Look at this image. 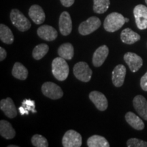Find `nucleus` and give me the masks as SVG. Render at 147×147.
I'll use <instances>...</instances> for the list:
<instances>
[{
    "label": "nucleus",
    "mask_w": 147,
    "mask_h": 147,
    "mask_svg": "<svg viewBox=\"0 0 147 147\" xmlns=\"http://www.w3.org/2000/svg\"><path fill=\"white\" fill-rule=\"evenodd\" d=\"M69 66L65 59L57 57L52 62V73L57 80L63 81L67 79L69 75Z\"/></svg>",
    "instance_id": "1"
},
{
    "label": "nucleus",
    "mask_w": 147,
    "mask_h": 147,
    "mask_svg": "<svg viewBox=\"0 0 147 147\" xmlns=\"http://www.w3.org/2000/svg\"><path fill=\"white\" fill-rule=\"evenodd\" d=\"M125 23V18L118 12H112L104 20V27L106 32H115L120 29Z\"/></svg>",
    "instance_id": "2"
},
{
    "label": "nucleus",
    "mask_w": 147,
    "mask_h": 147,
    "mask_svg": "<svg viewBox=\"0 0 147 147\" xmlns=\"http://www.w3.org/2000/svg\"><path fill=\"white\" fill-rule=\"evenodd\" d=\"M10 20L14 26H15L21 32H26L30 29V21L27 19L21 11L17 9H13L10 12Z\"/></svg>",
    "instance_id": "3"
},
{
    "label": "nucleus",
    "mask_w": 147,
    "mask_h": 147,
    "mask_svg": "<svg viewBox=\"0 0 147 147\" xmlns=\"http://www.w3.org/2000/svg\"><path fill=\"white\" fill-rule=\"evenodd\" d=\"M74 74L77 79L84 82H87L91 80L92 74L91 69L86 62L80 61L75 64L73 68Z\"/></svg>",
    "instance_id": "4"
},
{
    "label": "nucleus",
    "mask_w": 147,
    "mask_h": 147,
    "mask_svg": "<svg viewBox=\"0 0 147 147\" xmlns=\"http://www.w3.org/2000/svg\"><path fill=\"white\" fill-rule=\"evenodd\" d=\"M101 26V21L98 17L91 16L87 21L82 22L78 27L79 34L82 36H87L94 32Z\"/></svg>",
    "instance_id": "5"
},
{
    "label": "nucleus",
    "mask_w": 147,
    "mask_h": 147,
    "mask_svg": "<svg viewBox=\"0 0 147 147\" xmlns=\"http://www.w3.org/2000/svg\"><path fill=\"white\" fill-rule=\"evenodd\" d=\"M42 92L45 96L52 100H58L63 95L61 88L52 82H46L42 84Z\"/></svg>",
    "instance_id": "6"
},
{
    "label": "nucleus",
    "mask_w": 147,
    "mask_h": 147,
    "mask_svg": "<svg viewBox=\"0 0 147 147\" xmlns=\"http://www.w3.org/2000/svg\"><path fill=\"white\" fill-rule=\"evenodd\" d=\"M82 143L81 135L72 129L66 131L62 139V144L64 147H80Z\"/></svg>",
    "instance_id": "7"
},
{
    "label": "nucleus",
    "mask_w": 147,
    "mask_h": 147,
    "mask_svg": "<svg viewBox=\"0 0 147 147\" xmlns=\"http://www.w3.org/2000/svg\"><path fill=\"white\" fill-rule=\"evenodd\" d=\"M134 15L138 28L140 30L147 29V7L142 4L137 5L134 9Z\"/></svg>",
    "instance_id": "8"
},
{
    "label": "nucleus",
    "mask_w": 147,
    "mask_h": 147,
    "mask_svg": "<svg viewBox=\"0 0 147 147\" xmlns=\"http://www.w3.org/2000/svg\"><path fill=\"white\" fill-rule=\"evenodd\" d=\"M59 27L61 34L66 36L70 34L72 30V22L69 14L66 11L62 12L59 20Z\"/></svg>",
    "instance_id": "9"
},
{
    "label": "nucleus",
    "mask_w": 147,
    "mask_h": 147,
    "mask_svg": "<svg viewBox=\"0 0 147 147\" xmlns=\"http://www.w3.org/2000/svg\"><path fill=\"white\" fill-rule=\"evenodd\" d=\"M124 60L132 72H136L143 65L142 59L134 53H125L124 55Z\"/></svg>",
    "instance_id": "10"
},
{
    "label": "nucleus",
    "mask_w": 147,
    "mask_h": 147,
    "mask_svg": "<svg viewBox=\"0 0 147 147\" xmlns=\"http://www.w3.org/2000/svg\"><path fill=\"white\" fill-rule=\"evenodd\" d=\"M89 99L97 109L104 111L108 108V100L105 95L100 91H93L89 93Z\"/></svg>",
    "instance_id": "11"
},
{
    "label": "nucleus",
    "mask_w": 147,
    "mask_h": 147,
    "mask_svg": "<svg viewBox=\"0 0 147 147\" xmlns=\"http://www.w3.org/2000/svg\"><path fill=\"white\" fill-rule=\"evenodd\" d=\"M37 34L38 36L42 40L46 41H53L57 38V32L54 27L50 25H42L37 30Z\"/></svg>",
    "instance_id": "12"
},
{
    "label": "nucleus",
    "mask_w": 147,
    "mask_h": 147,
    "mask_svg": "<svg viewBox=\"0 0 147 147\" xmlns=\"http://www.w3.org/2000/svg\"><path fill=\"white\" fill-rule=\"evenodd\" d=\"M108 53H109V49L106 45H102L97 48V50L93 53V59H92L93 65L96 67L102 65L107 58Z\"/></svg>",
    "instance_id": "13"
},
{
    "label": "nucleus",
    "mask_w": 147,
    "mask_h": 147,
    "mask_svg": "<svg viewBox=\"0 0 147 147\" xmlns=\"http://www.w3.org/2000/svg\"><path fill=\"white\" fill-rule=\"evenodd\" d=\"M126 75V67L122 64H119L114 68L112 73V81L115 87H120L124 83Z\"/></svg>",
    "instance_id": "14"
},
{
    "label": "nucleus",
    "mask_w": 147,
    "mask_h": 147,
    "mask_svg": "<svg viewBox=\"0 0 147 147\" xmlns=\"http://www.w3.org/2000/svg\"><path fill=\"white\" fill-rule=\"evenodd\" d=\"M0 108L7 117L13 119L17 115V110L10 97L3 99L0 102Z\"/></svg>",
    "instance_id": "15"
},
{
    "label": "nucleus",
    "mask_w": 147,
    "mask_h": 147,
    "mask_svg": "<svg viewBox=\"0 0 147 147\" xmlns=\"http://www.w3.org/2000/svg\"><path fill=\"white\" fill-rule=\"evenodd\" d=\"M133 105L140 117L147 121V100L142 95H136L133 100Z\"/></svg>",
    "instance_id": "16"
},
{
    "label": "nucleus",
    "mask_w": 147,
    "mask_h": 147,
    "mask_svg": "<svg viewBox=\"0 0 147 147\" xmlns=\"http://www.w3.org/2000/svg\"><path fill=\"white\" fill-rule=\"evenodd\" d=\"M29 16L36 25H40L45 21L46 15L43 9L38 5H33L29 10Z\"/></svg>",
    "instance_id": "17"
},
{
    "label": "nucleus",
    "mask_w": 147,
    "mask_h": 147,
    "mask_svg": "<svg viewBox=\"0 0 147 147\" xmlns=\"http://www.w3.org/2000/svg\"><path fill=\"white\" fill-rule=\"evenodd\" d=\"M121 39L123 43L127 45H133L140 40V36L131 29L126 28L121 34Z\"/></svg>",
    "instance_id": "18"
},
{
    "label": "nucleus",
    "mask_w": 147,
    "mask_h": 147,
    "mask_svg": "<svg viewBox=\"0 0 147 147\" xmlns=\"http://www.w3.org/2000/svg\"><path fill=\"white\" fill-rule=\"evenodd\" d=\"M125 120L130 126L136 130H142L144 128V123L138 116L132 112H128L125 115Z\"/></svg>",
    "instance_id": "19"
},
{
    "label": "nucleus",
    "mask_w": 147,
    "mask_h": 147,
    "mask_svg": "<svg viewBox=\"0 0 147 147\" xmlns=\"http://www.w3.org/2000/svg\"><path fill=\"white\" fill-rule=\"evenodd\" d=\"M0 134L4 138L10 140L15 136L16 131L8 121L1 120L0 121Z\"/></svg>",
    "instance_id": "20"
},
{
    "label": "nucleus",
    "mask_w": 147,
    "mask_h": 147,
    "mask_svg": "<svg viewBox=\"0 0 147 147\" xmlns=\"http://www.w3.org/2000/svg\"><path fill=\"white\" fill-rule=\"evenodd\" d=\"M58 55L61 57L67 60L72 59L74 54V49L72 45L70 43H64L61 45L58 49Z\"/></svg>",
    "instance_id": "21"
},
{
    "label": "nucleus",
    "mask_w": 147,
    "mask_h": 147,
    "mask_svg": "<svg viewBox=\"0 0 147 147\" xmlns=\"http://www.w3.org/2000/svg\"><path fill=\"white\" fill-rule=\"evenodd\" d=\"M12 74L14 78L21 80H25L28 76V70L23 64L19 62H16L14 63L12 68Z\"/></svg>",
    "instance_id": "22"
},
{
    "label": "nucleus",
    "mask_w": 147,
    "mask_h": 147,
    "mask_svg": "<svg viewBox=\"0 0 147 147\" xmlns=\"http://www.w3.org/2000/svg\"><path fill=\"white\" fill-rule=\"evenodd\" d=\"M0 39L1 42L7 45H11L14 42V38L12 31L3 24L0 25Z\"/></svg>",
    "instance_id": "23"
},
{
    "label": "nucleus",
    "mask_w": 147,
    "mask_h": 147,
    "mask_svg": "<svg viewBox=\"0 0 147 147\" xmlns=\"http://www.w3.org/2000/svg\"><path fill=\"white\" fill-rule=\"evenodd\" d=\"M89 147H109L110 144L105 138L98 135H93L87 140Z\"/></svg>",
    "instance_id": "24"
},
{
    "label": "nucleus",
    "mask_w": 147,
    "mask_h": 147,
    "mask_svg": "<svg viewBox=\"0 0 147 147\" xmlns=\"http://www.w3.org/2000/svg\"><path fill=\"white\" fill-rule=\"evenodd\" d=\"M110 0H93V11L97 14H104L108 10Z\"/></svg>",
    "instance_id": "25"
},
{
    "label": "nucleus",
    "mask_w": 147,
    "mask_h": 147,
    "mask_svg": "<svg viewBox=\"0 0 147 147\" xmlns=\"http://www.w3.org/2000/svg\"><path fill=\"white\" fill-rule=\"evenodd\" d=\"M49 47L46 44H40L34 48L32 52V56L35 59H41L49 52Z\"/></svg>",
    "instance_id": "26"
},
{
    "label": "nucleus",
    "mask_w": 147,
    "mask_h": 147,
    "mask_svg": "<svg viewBox=\"0 0 147 147\" xmlns=\"http://www.w3.org/2000/svg\"><path fill=\"white\" fill-rule=\"evenodd\" d=\"M32 143L36 147H48L49 143L46 138L40 134H35L32 138Z\"/></svg>",
    "instance_id": "27"
},
{
    "label": "nucleus",
    "mask_w": 147,
    "mask_h": 147,
    "mask_svg": "<svg viewBox=\"0 0 147 147\" xmlns=\"http://www.w3.org/2000/svg\"><path fill=\"white\" fill-rule=\"evenodd\" d=\"M34 106H35V104H34V101L24 100V102H23V106L18 108V110H19V111L21 112V115L28 114V113L27 112L26 109L32 110L33 111V113H36V110L35 111V110L34 109Z\"/></svg>",
    "instance_id": "28"
},
{
    "label": "nucleus",
    "mask_w": 147,
    "mask_h": 147,
    "mask_svg": "<svg viewBox=\"0 0 147 147\" xmlns=\"http://www.w3.org/2000/svg\"><path fill=\"white\" fill-rule=\"evenodd\" d=\"M128 147H147V142L138 138H131L127 142Z\"/></svg>",
    "instance_id": "29"
},
{
    "label": "nucleus",
    "mask_w": 147,
    "mask_h": 147,
    "mask_svg": "<svg viewBox=\"0 0 147 147\" xmlns=\"http://www.w3.org/2000/svg\"><path fill=\"white\" fill-rule=\"evenodd\" d=\"M140 87L144 91H147V71L140 79Z\"/></svg>",
    "instance_id": "30"
},
{
    "label": "nucleus",
    "mask_w": 147,
    "mask_h": 147,
    "mask_svg": "<svg viewBox=\"0 0 147 147\" xmlns=\"http://www.w3.org/2000/svg\"><path fill=\"white\" fill-rule=\"evenodd\" d=\"M75 0H60L61 4L65 7H70L74 4Z\"/></svg>",
    "instance_id": "31"
},
{
    "label": "nucleus",
    "mask_w": 147,
    "mask_h": 147,
    "mask_svg": "<svg viewBox=\"0 0 147 147\" xmlns=\"http://www.w3.org/2000/svg\"><path fill=\"white\" fill-rule=\"evenodd\" d=\"M7 56V52L3 48L0 47V61H2L4 60Z\"/></svg>",
    "instance_id": "32"
},
{
    "label": "nucleus",
    "mask_w": 147,
    "mask_h": 147,
    "mask_svg": "<svg viewBox=\"0 0 147 147\" xmlns=\"http://www.w3.org/2000/svg\"><path fill=\"white\" fill-rule=\"evenodd\" d=\"M8 146V147H18V146H17V145H9Z\"/></svg>",
    "instance_id": "33"
},
{
    "label": "nucleus",
    "mask_w": 147,
    "mask_h": 147,
    "mask_svg": "<svg viewBox=\"0 0 147 147\" xmlns=\"http://www.w3.org/2000/svg\"><path fill=\"white\" fill-rule=\"evenodd\" d=\"M129 18H125V23H127V22H129Z\"/></svg>",
    "instance_id": "34"
},
{
    "label": "nucleus",
    "mask_w": 147,
    "mask_h": 147,
    "mask_svg": "<svg viewBox=\"0 0 147 147\" xmlns=\"http://www.w3.org/2000/svg\"><path fill=\"white\" fill-rule=\"evenodd\" d=\"M145 2H146V3L147 4V0H145Z\"/></svg>",
    "instance_id": "35"
}]
</instances>
